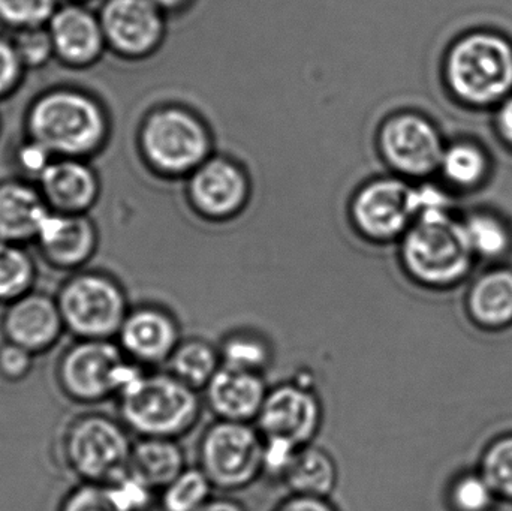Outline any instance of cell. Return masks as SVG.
Listing matches in <instances>:
<instances>
[{"label":"cell","mask_w":512,"mask_h":511,"mask_svg":"<svg viewBox=\"0 0 512 511\" xmlns=\"http://www.w3.org/2000/svg\"><path fill=\"white\" fill-rule=\"evenodd\" d=\"M129 434L120 420L107 414L75 417L63 432V461L80 483L111 485L129 471L134 447Z\"/></svg>","instance_id":"5"},{"label":"cell","mask_w":512,"mask_h":511,"mask_svg":"<svg viewBox=\"0 0 512 511\" xmlns=\"http://www.w3.org/2000/svg\"><path fill=\"white\" fill-rule=\"evenodd\" d=\"M117 402L119 420L131 434L180 440L200 422L204 399L168 371H146Z\"/></svg>","instance_id":"2"},{"label":"cell","mask_w":512,"mask_h":511,"mask_svg":"<svg viewBox=\"0 0 512 511\" xmlns=\"http://www.w3.org/2000/svg\"><path fill=\"white\" fill-rule=\"evenodd\" d=\"M182 339L179 318L158 303L132 306L116 336L125 356L146 369L167 366Z\"/></svg>","instance_id":"13"},{"label":"cell","mask_w":512,"mask_h":511,"mask_svg":"<svg viewBox=\"0 0 512 511\" xmlns=\"http://www.w3.org/2000/svg\"><path fill=\"white\" fill-rule=\"evenodd\" d=\"M378 146L388 168L403 179L429 176L441 167L445 152L435 125L411 110L397 111L384 120Z\"/></svg>","instance_id":"10"},{"label":"cell","mask_w":512,"mask_h":511,"mask_svg":"<svg viewBox=\"0 0 512 511\" xmlns=\"http://www.w3.org/2000/svg\"><path fill=\"white\" fill-rule=\"evenodd\" d=\"M12 42L24 68H41L56 56L50 32L42 27L20 30V36Z\"/></svg>","instance_id":"33"},{"label":"cell","mask_w":512,"mask_h":511,"mask_svg":"<svg viewBox=\"0 0 512 511\" xmlns=\"http://www.w3.org/2000/svg\"><path fill=\"white\" fill-rule=\"evenodd\" d=\"M0 329L5 341L20 345L35 356L56 347L66 332L56 297L36 291L6 305Z\"/></svg>","instance_id":"16"},{"label":"cell","mask_w":512,"mask_h":511,"mask_svg":"<svg viewBox=\"0 0 512 511\" xmlns=\"http://www.w3.org/2000/svg\"><path fill=\"white\" fill-rule=\"evenodd\" d=\"M107 486L123 511H149L158 494L131 471Z\"/></svg>","instance_id":"34"},{"label":"cell","mask_w":512,"mask_h":511,"mask_svg":"<svg viewBox=\"0 0 512 511\" xmlns=\"http://www.w3.org/2000/svg\"><path fill=\"white\" fill-rule=\"evenodd\" d=\"M411 186L397 174L376 177L358 189L351 203L355 228L373 242H397L414 222Z\"/></svg>","instance_id":"12"},{"label":"cell","mask_w":512,"mask_h":511,"mask_svg":"<svg viewBox=\"0 0 512 511\" xmlns=\"http://www.w3.org/2000/svg\"><path fill=\"white\" fill-rule=\"evenodd\" d=\"M147 369L129 360L114 339H77L57 360L60 392L80 405L116 398Z\"/></svg>","instance_id":"3"},{"label":"cell","mask_w":512,"mask_h":511,"mask_svg":"<svg viewBox=\"0 0 512 511\" xmlns=\"http://www.w3.org/2000/svg\"><path fill=\"white\" fill-rule=\"evenodd\" d=\"M45 260L62 270H75L89 263L98 248L95 222L86 215L51 210L36 237Z\"/></svg>","instance_id":"17"},{"label":"cell","mask_w":512,"mask_h":511,"mask_svg":"<svg viewBox=\"0 0 512 511\" xmlns=\"http://www.w3.org/2000/svg\"><path fill=\"white\" fill-rule=\"evenodd\" d=\"M57 511H123L107 485L80 483L60 501Z\"/></svg>","instance_id":"32"},{"label":"cell","mask_w":512,"mask_h":511,"mask_svg":"<svg viewBox=\"0 0 512 511\" xmlns=\"http://www.w3.org/2000/svg\"><path fill=\"white\" fill-rule=\"evenodd\" d=\"M322 422L321 396L310 381L297 378L268 389L255 426L264 438H282L306 446L315 443Z\"/></svg>","instance_id":"11"},{"label":"cell","mask_w":512,"mask_h":511,"mask_svg":"<svg viewBox=\"0 0 512 511\" xmlns=\"http://www.w3.org/2000/svg\"><path fill=\"white\" fill-rule=\"evenodd\" d=\"M23 69L14 42L0 36V98L17 87Z\"/></svg>","instance_id":"40"},{"label":"cell","mask_w":512,"mask_h":511,"mask_svg":"<svg viewBox=\"0 0 512 511\" xmlns=\"http://www.w3.org/2000/svg\"><path fill=\"white\" fill-rule=\"evenodd\" d=\"M107 50L125 59H143L161 45L165 14L153 0H107L102 8Z\"/></svg>","instance_id":"14"},{"label":"cell","mask_w":512,"mask_h":511,"mask_svg":"<svg viewBox=\"0 0 512 511\" xmlns=\"http://www.w3.org/2000/svg\"><path fill=\"white\" fill-rule=\"evenodd\" d=\"M35 276V263L26 249L0 240V305H9L30 293Z\"/></svg>","instance_id":"27"},{"label":"cell","mask_w":512,"mask_h":511,"mask_svg":"<svg viewBox=\"0 0 512 511\" xmlns=\"http://www.w3.org/2000/svg\"><path fill=\"white\" fill-rule=\"evenodd\" d=\"M498 122L502 135L512 143V98L502 105L501 111H499Z\"/></svg>","instance_id":"43"},{"label":"cell","mask_w":512,"mask_h":511,"mask_svg":"<svg viewBox=\"0 0 512 511\" xmlns=\"http://www.w3.org/2000/svg\"><path fill=\"white\" fill-rule=\"evenodd\" d=\"M165 368L174 377L201 392L222 368L218 345L198 336L182 339Z\"/></svg>","instance_id":"24"},{"label":"cell","mask_w":512,"mask_h":511,"mask_svg":"<svg viewBox=\"0 0 512 511\" xmlns=\"http://www.w3.org/2000/svg\"><path fill=\"white\" fill-rule=\"evenodd\" d=\"M300 447L282 438H264L262 477L282 483Z\"/></svg>","instance_id":"36"},{"label":"cell","mask_w":512,"mask_h":511,"mask_svg":"<svg viewBox=\"0 0 512 511\" xmlns=\"http://www.w3.org/2000/svg\"><path fill=\"white\" fill-rule=\"evenodd\" d=\"M463 228L472 252L484 257H498L507 251L510 243L507 228L493 216L474 215Z\"/></svg>","instance_id":"30"},{"label":"cell","mask_w":512,"mask_h":511,"mask_svg":"<svg viewBox=\"0 0 512 511\" xmlns=\"http://www.w3.org/2000/svg\"><path fill=\"white\" fill-rule=\"evenodd\" d=\"M54 12V0H0V18L18 30L42 27Z\"/></svg>","instance_id":"31"},{"label":"cell","mask_w":512,"mask_h":511,"mask_svg":"<svg viewBox=\"0 0 512 511\" xmlns=\"http://www.w3.org/2000/svg\"><path fill=\"white\" fill-rule=\"evenodd\" d=\"M339 483L336 459L324 447L310 443L301 446L283 479L289 495L331 498Z\"/></svg>","instance_id":"23"},{"label":"cell","mask_w":512,"mask_h":511,"mask_svg":"<svg viewBox=\"0 0 512 511\" xmlns=\"http://www.w3.org/2000/svg\"><path fill=\"white\" fill-rule=\"evenodd\" d=\"M51 212L39 188L23 180L0 183V240L23 245L36 240Z\"/></svg>","instance_id":"21"},{"label":"cell","mask_w":512,"mask_h":511,"mask_svg":"<svg viewBox=\"0 0 512 511\" xmlns=\"http://www.w3.org/2000/svg\"><path fill=\"white\" fill-rule=\"evenodd\" d=\"M186 468L188 461L179 440L138 438L134 441L129 471L158 494Z\"/></svg>","instance_id":"22"},{"label":"cell","mask_w":512,"mask_h":511,"mask_svg":"<svg viewBox=\"0 0 512 511\" xmlns=\"http://www.w3.org/2000/svg\"><path fill=\"white\" fill-rule=\"evenodd\" d=\"M492 501V486L487 480L468 477L456 486L454 503L463 511H484Z\"/></svg>","instance_id":"38"},{"label":"cell","mask_w":512,"mask_h":511,"mask_svg":"<svg viewBox=\"0 0 512 511\" xmlns=\"http://www.w3.org/2000/svg\"><path fill=\"white\" fill-rule=\"evenodd\" d=\"M38 182L42 197L56 212L81 215L101 198V179L84 159L56 158Z\"/></svg>","instance_id":"18"},{"label":"cell","mask_w":512,"mask_h":511,"mask_svg":"<svg viewBox=\"0 0 512 511\" xmlns=\"http://www.w3.org/2000/svg\"><path fill=\"white\" fill-rule=\"evenodd\" d=\"M271 511H340L331 498L303 497L289 495Z\"/></svg>","instance_id":"41"},{"label":"cell","mask_w":512,"mask_h":511,"mask_svg":"<svg viewBox=\"0 0 512 511\" xmlns=\"http://www.w3.org/2000/svg\"><path fill=\"white\" fill-rule=\"evenodd\" d=\"M35 357L26 348L3 339L0 344V378L6 383H21L32 374Z\"/></svg>","instance_id":"37"},{"label":"cell","mask_w":512,"mask_h":511,"mask_svg":"<svg viewBox=\"0 0 512 511\" xmlns=\"http://www.w3.org/2000/svg\"><path fill=\"white\" fill-rule=\"evenodd\" d=\"M54 53L66 65H95L107 50L101 21L80 6H68L54 12L48 21Z\"/></svg>","instance_id":"20"},{"label":"cell","mask_w":512,"mask_h":511,"mask_svg":"<svg viewBox=\"0 0 512 511\" xmlns=\"http://www.w3.org/2000/svg\"><path fill=\"white\" fill-rule=\"evenodd\" d=\"M268 389L265 375L222 366L203 390V399L216 420L255 423Z\"/></svg>","instance_id":"19"},{"label":"cell","mask_w":512,"mask_h":511,"mask_svg":"<svg viewBox=\"0 0 512 511\" xmlns=\"http://www.w3.org/2000/svg\"><path fill=\"white\" fill-rule=\"evenodd\" d=\"M192 206L212 219L237 215L248 203L251 183L242 165L227 156L213 153L186 177Z\"/></svg>","instance_id":"15"},{"label":"cell","mask_w":512,"mask_h":511,"mask_svg":"<svg viewBox=\"0 0 512 511\" xmlns=\"http://www.w3.org/2000/svg\"><path fill=\"white\" fill-rule=\"evenodd\" d=\"M486 167V156L480 149L471 144H456L445 150L439 168L456 185L472 186L480 182Z\"/></svg>","instance_id":"29"},{"label":"cell","mask_w":512,"mask_h":511,"mask_svg":"<svg viewBox=\"0 0 512 511\" xmlns=\"http://www.w3.org/2000/svg\"><path fill=\"white\" fill-rule=\"evenodd\" d=\"M484 470L492 489L512 497V438L493 446L487 455Z\"/></svg>","instance_id":"35"},{"label":"cell","mask_w":512,"mask_h":511,"mask_svg":"<svg viewBox=\"0 0 512 511\" xmlns=\"http://www.w3.org/2000/svg\"><path fill=\"white\" fill-rule=\"evenodd\" d=\"M262 455L264 437L255 423L216 420L201 435L198 467L218 491H245L262 477Z\"/></svg>","instance_id":"8"},{"label":"cell","mask_w":512,"mask_h":511,"mask_svg":"<svg viewBox=\"0 0 512 511\" xmlns=\"http://www.w3.org/2000/svg\"><path fill=\"white\" fill-rule=\"evenodd\" d=\"M222 366L265 375L273 363V345L258 330L236 329L218 345Z\"/></svg>","instance_id":"25"},{"label":"cell","mask_w":512,"mask_h":511,"mask_svg":"<svg viewBox=\"0 0 512 511\" xmlns=\"http://www.w3.org/2000/svg\"><path fill=\"white\" fill-rule=\"evenodd\" d=\"M138 146L149 167L168 177H188L213 155L209 128L182 105H164L144 117Z\"/></svg>","instance_id":"4"},{"label":"cell","mask_w":512,"mask_h":511,"mask_svg":"<svg viewBox=\"0 0 512 511\" xmlns=\"http://www.w3.org/2000/svg\"><path fill=\"white\" fill-rule=\"evenodd\" d=\"M212 482L200 467H188L159 492L162 511H198L213 497Z\"/></svg>","instance_id":"28"},{"label":"cell","mask_w":512,"mask_h":511,"mask_svg":"<svg viewBox=\"0 0 512 511\" xmlns=\"http://www.w3.org/2000/svg\"><path fill=\"white\" fill-rule=\"evenodd\" d=\"M198 511H248L245 504L230 497H212Z\"/></svg>","instance_id":"42"},{"label":"cell","mask_w":512,"mask_h":511,"mask_svg":"<svg viewBox=\"0 0 512 511\" xmlns=\"http://www.w3.org/2000/svg\"><path fill=\"white\" fill-rule=\"evenodd\" d=\"M27 134L56 158H80L101 152L113 126L102 102L83 90L42 93L27 111Z\"/></svg>","instance_id":"1"},{"label":"cell","mask_w":512,"mask_h":511,"mask_svg":"<svg viewBox=\"0 0 512 511\" xmlns=\"http://www.w3.org/2000/svg\"><path fill=\"white\" fill-rule=\"evenodd\" d=\"M56 156L42 146L38 141L27 138L26 143L17 150V165L27 174V176H35L36 179L44 174V171L50 167L51 162Z\"/></svg>","instance_id":"39"},{"label":"cell","mask_w":512,"mask_h":511,"mask_svg":"<svg viewBox=\"0 0 512 511\" xmlns=\"http://www.w3.org/2000/svg\"><path fill=\"white\" fill-rule=\"evenodd\" d=\"M453 92L471 104H492L512 89V48L492 33H474L457 42L447 60Z\"/></svg>","instance_id":"9"},{"label":"cell","mask_w":512,"mask_h":511,"mask_svg":"<svg viewBox=\"0 0 512 511\" xmlns=\"http://www.w3.org/2000/svg\"><path fill=\"white\" fill-rule=\"evenodd\" d=\"M471 309L481 323L504 324L512 318V273L493 272L475 285Z\"/></svg>","instance_id":"26"},{"label":"cell","mask_w":512,"mask_h":511,"mask_svg":"<svg viewBox=\"0 0 512 511\" xmlns=\"http://www.w3.org/2000/svg\"><path fill=\"white\" fill-rule=\"evenodd\" d=\"M400 260L412 281L438 287L459 281L472 252L463 224L445 215L412 222L399 240Z\"/></svg>","instance_id":"6"},{"label":"cell","mask_w":512,"mask_h":511,"mask_svg":"<svg viewBox=\"0 0 512 511\" xmlns=\"http://www.w3.org/2000/svg\"><path fill=\"white\" fill-rule=\"evenodd\" d=\"M56 300L66 332L75 339H116L132 308L125 285L102 272L72 276Z\"/></svg>","instance_id":"7"},{"label":"cell","mask_w":512,"mask_h":511,"mask_svg":"<svg viewBox=\"0 0 512 511\" xmlns=\"http://www.w3.org/2000/svg\"><path fill=\"white\" fill-rule=\"evenodd\" d=\"M153 2L162 9L164 14H168V12H176L185 8L191 0H153Z\"/></svg>","instance_id":"44"}]
</instances>
